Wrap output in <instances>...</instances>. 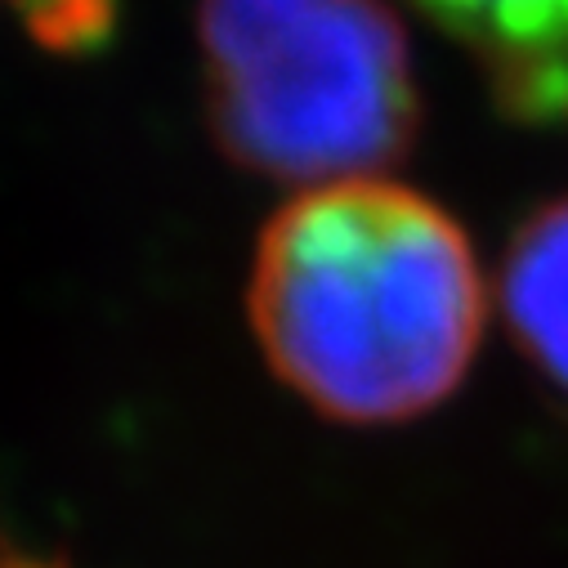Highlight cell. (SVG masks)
Returning <instances> with one entry per match:
<instances>
[{
    "label": "cell",
    "instance_id": "cell-4",
    "mask_svg": "<svg viewBox=\"0 0 568 568\" xmlns=\"http://www.w3.org/2000/svg\"><path fill=\"white\" fill-rule=\"evenodd\" d=\"M497 292L519 354L568 403V197L515 229Z\"/></svg>",
    "mask_w": 568,
    "mask_h": 568
},
{
    "label": "cell",
    "instance_id": "cell-2",
    "mask_svg": "<svg viewBox=\"0 0 568 568\" xmlns=\"http://www.w3.org/2000/svg\"><path fill=\"white\" fill-rule=\"evenodd\" d=\"M206 121L282 184L376 180L420 130L407 32L385 0H202Z\"/></svg>",
    "mask_w": 568,
    "mask_h": 568
},
{
    "label": "cell",
    "instance_id": "cell-3",
    "mask_svg": "<svg viewBox=\"0 0 568 568\" xmlns=\"http://www.w3.org/2000/svg\"><path fill=\"white\" fill-rule=\"evenodd\" d=\"M484 68L501 112L555 121L568 112V0H412Z\"/></svg>",
    "mask_w": 568,
    "mask_h": 568
},
{
    "label": "cell",
    "instance_id": "cell-1",
    "mask_svg": "<svg viewBox=\"0 0 568 568\" xmlns=\"http://www.w3.org/2000/svg\"><path fill=\"white\" fill-rule=\"evenodd\" d=\"M264 363L310 407L398 425L439 407L484 336V273L462 224L385 180L323 184L282 206L251 264Z\"/></svg>",
    "mask_w": 568,
    "mask_h": 568
},
{
    "label": "cell",
    "instance_id": "cell-5",
    "mask_svg": "<svg viewBox=\"0 0 568 568\" xmlns=\"http://www.w3.org/2000/svg\"><path fill=\"white\" fill-rule=\"evenodd\" d=\"M32 41L54 54H85L112 41L116 0H14Z\"/></svg>",
    "mask_w": 568,
    "mask_h": 568
}]
</instances>
